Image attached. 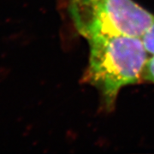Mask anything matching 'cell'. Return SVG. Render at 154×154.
Here are the masks:
<instances>
[{
	"mask_svg": "<svg viewBox=\"0 0 154 154\" xmlns=\"http://www.w3.org/2000/svg\"><path fill=\"white\" fill-rule=\"evenodd\" d=\"M142 40L149 55L154 56V22L144 34Z\"/></svg>",
	"mask_w": 154,
	"mask_h": 154,
	"instance_id": "cell-3",
	"label": "cell"
},
{
	"mask_svg": "<svg viewBox=\"0 0 154 154\" xmlns=\"http://www.w3.org/2000/svg\"><path fill=\"white\" fill-rule=\"evenodd\" d=\"M88 42L90 57L84 79L99 90L106 106L112 107L122 88L142 77L148 52L142 38L136 37H96Z\"/></svg>",
	"mask_w": 154,
	"mask_h": 154,
	"instance_id": "cell-1",
	"label": "cell"
},
{
	"mask_svg": "<svg viewBox=\"0 0 154 154\" xmlns=\"http://www.w3.org/2000/svg\"><path fill=\"white\" fill-rule=\"evenodd\" d=\"M142 78L147 82L154 83V56L149 57L146 62L142 73Z\"/></svg>",
	"mask_w": 154,
	"mask_h": 154,
	"instance_id": "cell-4",
	"label": "cell"
},
{
	"mask_svg": "<svg viewBox=\"0 0 154 154\" xmlns=\"http://www.w3.org/2000/svg\"><path fill=\"white\" fill-rule=\"evenodd\" d=\"M69 13L77 31L87 39L96 37L141 38L154 15L133 0H71Z\"/></svg>",
	"mask_w": 154,
	"mask_h": 154,
	"instance_id": "cell-2",
	"label": "cell"
}]
</instances>
